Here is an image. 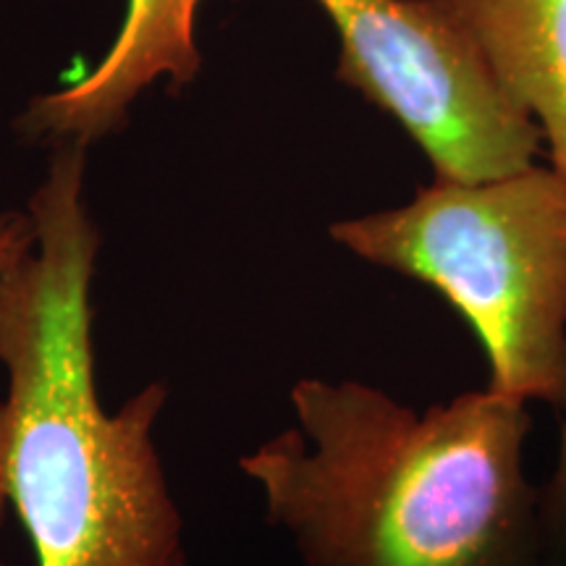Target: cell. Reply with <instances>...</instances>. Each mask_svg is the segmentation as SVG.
I'll return each instance as SVG.
<instances>
[{"mask_svg":"<svg viewBox=\"0 0 566 566\" xmlns=\"http://www.w3.org/2000/svg\"><path fill=\"white\" fill-rule=\"evenodd\" d=\"M200 0H129L124 27L101 66L32 105L38 129L74 134L82 145L124 118L126 105L158 76L192 82L200 69L195 11Z\"/></svg>","mask_w":566,"mask_h":566,"instance_id":"cell-5","label":"cell"},{"mask_svg":"<svg viewBox=\"0 0 566 566\" xmlns=\"http://www.w3.org/2000/svg\"><path fill=\"white\" fill-rule=\"evenodd\" d=\"M506 95L541 124L566 179V0H436Z\"/></svg>","mask_w":566,"mask_h":566,"instance_id":"cell-6","label":"cell"},{"mask_svg":"<svg viewBox=\"0 0 566 566\" xmlns=\"http://www.w3.org/2000/svg\"><path fill=\"white\" fill-rule=\"evenodd\" d=\"M294 424L239 470L304 566H541L525 401L491 388L424 412L359 380H296Z\"/></svg>","mask_w":566,"mask_h":566,"instance_id":"cell-2","label":"cell"},{"mask_svg":"<svg viewBox=\"0 0 566 566\" xmlns=\"http://www.w3.org/2000/svg\"><path fill=\"white\" fill-rule=\"evenodd\" d=\"M367 263L422 281L475 331L491 391L562 405L566 388V179L530 166L446 181L401 208L331 226Z\"/></svg>","mask_w":566,"mask_h":566,"instance_id":"cell-3","label":"cell"},{"mask_svg":"<svg viewBox=\"0 0 566 566\" xmlns=\"http://www.w3.org/2000/svg\"><path fill=\"white\" fill-rule=\"evenodd\" d=\"M34 242L32 218L19 216V212H0V268L19 258L21 252L30 250ZM0 566H9L0 558Z\"/></svg>","mask_w":566,"mask_h":566,"instance_id":"cell-8","label":"cell"},{"mask_svg":"<svg viewBox=\"0 0 566 566\" xmlns=\"http://www.w3.org/2000/svg\"><path fill=\"white\" fill-rule=\"evenodd\" d=\"M342 40L338 80L394 116L436 179L488 181L533 166L541 129L436 0H317Z\"/></svg>","mask_w":566,"mask_h":566,"instance_id":"cell-4","label":"cell"},{"mask_svg":"<svg viewBox=\"0 0 566 566\" xmlns=\"http://www.w3.org/2000/svg\"><path fill=\"white\" fill-rule=\"evenodd\" d=\"M82 147L32 197L34 242L0 268V530L9 512L34 566H187L184 516L155 428L171 391L153 380L103 407L92 344L101 233L82 197Z\"/></svg>","mask_w":566,"mask_h":566,"instance_id":"cell-1","label":"cell"},{"mask_svg":"<svg viewBox=\"0 0 566 566\" xmlns=\"http://www.w3.org/2000/svg\"><path fill=\"white\" fill-rule=\"evenodd\" d=\"M558 409H562V436H558L556 464L546 483L537 485L541 566H566V388Z\"/></svg>","mask_w":566,"mask_h":566,"instance_id":"cell-7","label":"cell"}]
</instances>
